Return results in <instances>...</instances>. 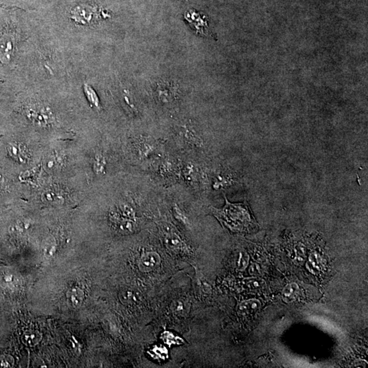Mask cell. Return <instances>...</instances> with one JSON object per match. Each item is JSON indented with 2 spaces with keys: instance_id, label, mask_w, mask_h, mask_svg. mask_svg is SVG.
Instances as JSON below:
<instances>
[{
  "instance_id": "21",
  "label": "cell",
  "mask_w": 368,
  "mask_h": 368,
  "mask_svg": "<svg viewBox=\"0 0 368 368\" xmlns=\"http://www.w3.org/2000/svg\"><path fill=\"white\" fill-rule=\"evenodd\" d=\"M249 272L252 276H259L261 274V267L257 263H252Z\"/></svg>"
},
{
  "instance_id": "8",
  "label": "cell",
  "mask_w": 368,
  "mask_h": 368,
  "mask_svg": "<svg viewBox=\"0 0 368 368\" xmlns=\"http://www.w3.org/2000/svg\"><path fill=\"white\" fill-rule=\"evenodd\" d=\"M323 266V260L321 256L316 253L311 254L306 263V267L309 272L316 275L321 271Z\"/></svg>"
},
{
  "instance_id": "11",
  "label": "cell",
  "mask_w": 368,
  "mask_h": 368,
  "mask_svg": "<svg viewBox=\"0 0 368 368\" xmlns=\"http://www.w3.org/2000/svg\"><path fill=\"white\" fill-rule=\"evenodd\" d=\"M244 284L248 288L253 291L262 290L265 286V282L261 278L257 277L247 278L244 280Z\"/></svg>"
},
{
  "instance_id": "3",
  "label": "cell",
  "mask_w": 368,
  "mask_h": 368,
  "mask_svg": "<svg viewBox=\"0 0 368 368\" xmlns=\"http://www.w3.org/2000/svg\"><path fill=\"white\" fill-rule=\"evenodd\" d=\"M161 263V258L156 252H149L144 254L140 259L139 267L140 271L144 273L154 271Z\"/></svg>"
},
{
  "instance_id": "12",
  "label": "cell",
  "mask_w": 368,
  "mask_h": 368,
  "mask_svg": "<svg viewBox=\"0 0 368 368\" xmlns=\"http://www.w3.org/2000/svg\"><path fill=\"white\" fill-rule=\"evenodd\" d=\"M173 310L175 314L184 316L189 310L188 303L184 300H179L174 302Z\"/></svg>"
},
{
  "instance_id": "10",
  "label": "cell",
  "mask_w": 368,
  "mask_h": 368,
  "mask_svg": "<svg viewBox=\"0 0 368 368\" xmlns=\"http://www.w3.org/2000/svg\"><path fill=\"white\" fill-rule=\"evenodd\" d=\"M119 298L121 302L125 304H135L139 301V296L136 293L135 290L132 289H125L119 294Z\"/></svg>"
},
{
  "instance_id": "1",
  "label": "cell",
  "mask_w": 368,
  "mask_h": 368,
  "mask_svg": "<svg viewBox=\"0 0 368 368\" xmlns=\"http://www.w3.org/2000/svg\"><path fill=\"white\" fill-rule=\"evenodd\" d=\"M225 205L222 209L211 207V212L230 231L235 233H247L258 226L249 205L247 201L242 203H231L225 194Z\"/></svg>"
},
{
  "instance_id": "18",
  "label": "cell",
  "mask_w": 368,
  "mask_h": 368,
  "mask_svg": "<svg viewBox=\"0 0 368 368\" xmlns=\"http://www.w3.org/2000/svg\"><path fill=\"white\" fill-rule=\"evenodd\" d=\"M40 338H41V336L36 331H30L25 335V340L30 346L37 345L40 341Z\"/></svg>"
},
{
  "instance_id": "17",
  "label": "cell",
  "mask_w": 368,
  "mask_h": 368,
  "mask_svg": "<svg viewBox=\"0 0 368 368\" xmlns=\"http://www.w3.org/2000/svg\"><path fill=\"white\" fill-rule=\"evenodd\" d=\"M85 92H86L87 99H88L91 105H93L95 107L99 108V99L97 96L96 93L93 91V89L91 88V87L86 85V86H85Z\"/></svg>"
},
{
  "instance_id": "13",
  "label": "cell",
  "mask_w": 368,
  "mask_h": 368,
  "mask_svg": "<svg viewBox=\"0 0 368 368\" xmlns=\"http://www.w3.org/2000/svg\"><path fill=\"white\" fill-rule=\"evenodd\" d=\"M11 151V154H13L14 156H15L17 159H19V161H26V159L27 158V153H26L25 148L21 147V145H12Z\"/></svg>"
},
{
  "instance_id": "15",
  "label": "cell",
  "mask_w": 368,
  "mask_h": 368,
  "mask_svg": "<svg viewBox=\"0 0 368 368\" xmlns=\"http://www.w3.org/2000/svg\"><path fill=\"white\" fill-rule=\"evenodd\" d=\"M250 257L246 252H240L239 259L237 261V269L239 271H244L249 265Z\"/></svg>"
},
{
  "instance_id": "9",
  "label": "cell",
  "mask_w": 368,
  "mask_h": 368,
  "mask_svg": "<svg viewBox=\"0 0 368 368\" xmlns=\"http://www.w3.org/2000/svg\"><path fill=\"white\" fill-rule=\"evenodd\" d=\"M29 115L32 119L39 124H47L51 121L50 116L43 109H30Z\"/></svg>"
},
{
  "instance_id": "6",
  "label": "cell",
  "mask_w": 368,
  "mask_h": 368,
  "mask_svg": "<svg viewBox=\"0 0 368 368\" xmlns=\"http://www.w3.org/2000/svg\"><path fill=\"white\" fill-rule=\"evenodd\" d=\"M164 244L168 250L171 251H178L184 247L182 238L174 232H169L164 236Z\"/></svg>"
},
{
  "instance_id": "16",
  "label": "cell",
  "mask_w": 368,
  "mask_h": 368,
  "mask_svg": "<svg viewBox=\"0 0 368 368\" xmlns=\"http://www.w3.org/2000/svg\"><path fill=\"white\" fill-rule=\"evenodd\" d=\"M173 211H174L175 217H176L178 221H180L181 223L183 224V225H188V217L186 216V215L185 214L184 211H183L178 205H174V207H173Z\"/></svg>"
},
{
  "instance_id": "14",
  "label": "cell",
  "mask_w": 368,
  "mask_h": 368,
  "mask_svg": "<svg viewBox=\"0 0 368 368\" xmlns=\"http://www.w3.org/2000/svg\"><path fill=\"white\" fill-rule=\"evenodd\" d=\"M105 166V158L102 154H97V155L95 156L94 163H93V168H94L95 172L97 174H103Z\"/></svg>"
},
{
  "instance_id": "19",
  "label": "cell",
  "mask_w": 368,
  "mask_h": 368,
  "mask_svg": "<svg viewBox=\"0 0 368 368\" xmlns=\"http://www.w3.org/2000/svg\"><path fill=\"white\" fill-rule=\"evenodd\" d=\"M184 176L186 180L189 182H194L196 180V170L192 164H188L185 167Z\"/></svg>"
},
{
  "instance_id": "5",
  "label": "cell",
  "mask_w": 368,
  "mask_h": 368,
  "mask_svg": "<svg viewBox=\"0 0 368 368\" xmlns=\"http://www.w3.org/2000/svg\"><path fill=\"white\" fill-rule=\"evenodd\" d=\"M261 308V302L257 299L243 301L238 306V313L241 316L256 314Z\"/></svg>"
},
{
  "instance_id": "4",
  "label": "cell",
  "mask_w": 368,
  "mask_h": 368,
  "mask_svg": "<svg viewBox=\"0 0 368 368\" xmlns=\"http://www.w3.org/2000/svg\"><path fill=\"white\" fill-rule=\"evenodd\" d=\"M111 219L115 229L119 233L130 234L135 232L136 229H137V225H136L135 219L121 216V215L118 214L117 213H113Z\"/></svg>"
},
{
  "instance_id": "2",
  "label": "cell",
  "mask_w": 368,
  "mask_h": 368,
  "mask_svg": "<svg viewBox=\"0 0 368 368\" xmlns=\"http://www.w3.org/2000/svg\"><path fill=\"white\" fill-rule=\"evenodd\" d=\"M185 18L197 34L205 36H213L209 29L207 20L205 17H202L200 14L194 11H189L185 13Z\"/></svg>"
},
{
  "instance_id": "20",
  "label": "cell",
  "mask_w": 368,
  "mask_h": 368,
  "mask_svg": "<svg viewBox=\"0 0 368 368\" xmlns=\"http://www.w3.org/2000/svg\"><path fill=\"white\" fill-rule=\"evenodd\" d=\"M296 259H295V263L298 264H302L304 263L305 257H306V253H305V249L302 247L298 248L296 250Z\"/></svg>"
},
{
  "instance_id": "7",
  "label": "cell",
  "mask_w": 368,
  "mask_h": 368,
  "mask_svg": "<svg viewBox=\"0 0 368 368\" xmlns=\"http://www.w3.org/2000/svg\"><path fill=\"white\" fill-rule=\"evenodd\" d=\"M300 287L296 282L287 284L282 292V300L287 304L294 302L300 293Z\"/></svg>"
}]
</instances>
